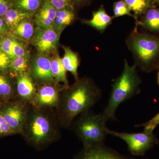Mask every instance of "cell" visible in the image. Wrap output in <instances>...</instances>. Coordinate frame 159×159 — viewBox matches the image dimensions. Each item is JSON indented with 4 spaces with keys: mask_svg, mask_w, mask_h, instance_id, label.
I'll use <instances>...</instances> for the list:
<instances>
[{
    "mask_svg": "<svg viewBox=\"0 0 159 159\" xmlns=\"http://www.w3.org/2000/svg\"><path fill=\"white\" fill-rule=\"evenodd\" d=\"M140 83L136 65L129 66L125 60L122 73L114 82L108 103L102 113L107 121L116 119L117 108L122 102L139 93Z\"/></svg>",
    "mask_w": 159,
    "mask_h": 159,
    "instance_id": "obj_3",
    "label": "cell"
},
{
    "mask_svg": "<svg viewBox=\"0 0 159 159\" xmlns=\"http://www.w3.org/2000/svg\"><path fill=\"white\" fill-rule=\"evenodd\" d=\"M64 55L61 58L63 65L67 71L71 73L76 80L78 78V70L79 59L77 54L68 47H63Z\"/></svg>",
    "mask_w": 159,
    "mask_h": 159,
    "instance_id": "obj_16",
    "label": "cell"
},
{
    "mask_svg": "<svg viewBox=\"0 0 159 159\" xmlns=\"http://www.w3.org/2000/svg\"><path fill=\"white\" fill-rule=\"evenodd\" d=\"M74 18L75 15L73 9H65L57 10L54 26L59 31H62L74 21Z\"/></svg>",
    "mask_w": 159,
    "mask_h": 159,
    "instance_id": "obj_20",
    "label": "cell"
},
{
    "mask_svg": "<svg viewBox=\"0 0 159 159\" xmlns=\"http://www.w3.org/2000/svg\"><path fill=\"white\" fill-rule=\"evenodd\" d=\"M159 125V112L152 119L143 124H139L135 125L136 127L143 126L144 130L153 132L155 129Z\"/></svg>",
    "mask_w": 159,
    "mask_h": 159,
    "instance_id": "obj_28",
    "label": "cell"
},
{
    "mask_svg": "<svg viewBox=\"0 0 159 159\" xmlns=\"http://www.w3.org/2000/svg\"><path fill=\"white\" fill-rule=\"evenodd\" d=\"M128 6L124 1H119L114 4V13L116 17L124 15L132 16Z\"/></svg>",
    "mask_w": 159,
    "mask_h": 159,
    "instance_id": "obj_27",
    "label": "cell"
},
{
    "mask_svg": "<svg viewBox=\"0 0 159 159\" xmlns=\"http://www.w3.org/2000/svg\"><path fill=\"white\" fill-rule=\"evenodd\" d=\"M157 1L159 3V0H157Z\"/></svg>",
    "mask_w": 159,
    "mask_h": 159,
    "instance_id": "obj_36",
    "label": "cell"
},
{
    "mask_svg": "<svg viewBox=\"0 0 159 159\" xmlns=\"http://www.w3.org/2000/svg\"><path fill=\"white\" fill-rule=\"evenodd\" d=\"M29 57H15L11 59L8 71L11 77H17L20 75L30 72Z\"/></svg>",
    "mask_w": 159,
    "mask_h": 159,
    "instance_id": "obj_19",
    "label": "cell"
},
{
    "mask_svg": "<svg viewBox=\"0 0 159 159\" xmlns=\"http://www.w3.org/2000/svg\"><path fill=\"white\" fill-rule=\"evenodd\" d=\"M74 2H76L80 3L82 2L83 0H73Z\"/></svg>",
    "mask_w": 159,
    "mask_h": 159,
    "instance_id": "obj_34",
    "label": "cell"
},
{
    "mask_svg": "<svg viewBox=\"0 0 159 159\" xmlns=\"http://www.w3.org/2000/svg\"><path fill=\"white\" fill-rule=\"evenodd\" d=\"M12 93V87L9 80L3 74H0V97L8 100Z\"/></svg>",
    "mask_w": 159,
    "mask_h": 159,
    "instance_id": "obj_24",
    "label": "cell"
},
{
    "mask_svg": "<svg viewBox=\"0 0 159 159\" xmlns=\"http://www.w3.org/2000/svg\"><path fill=\"white\" fill-rule=\"evenodd\" d=\"M57 12V9L48 0H44L35 16L36 27L47 28L54 26Z\"/></svg>",
    "mask_w": 159,
    "mask_h": 159,
    "instance_id": "obj_13",
    "label": "cell"
},
{
    "mask_svg": "<svg viewBox=\"0 0 159 159\" xmlns=\"http://www.w3.org/2000/svg\"></svg>",
    "mask_w": 159,
    "mask_h": 159,
    "instance_id": "obj_38",
    "label": "cell"
},
{
    "mask_svg": "<svg viewBox=\"0 0 159 159\" xmlns=\"http://www.w3.org/2000/svg\"><path fill=\"white\" fill-rule=\"evenodd\" d=\"M55 109L29 104L28 115L21 135L37 150H42L59 139L61 127Z\"/></svg>",
    "mask_w": 159,
    "mask_h": 159,
    "instance_id": "obj_2",
    "label": "cell"
},
{
    "mask_svg": "<svg viewBox=\"0 0 159 159\" xmlns=\"http://www.w3.org/2000/svg\"><path fill=\"white\" fill-rule=\"evenodd\" d=\"M30 72L33 80L39 83H57L51 72V59L48 55L39 54L33 61Z\"/></svg>",
    "mask_w": 159,
    "mask_h": 159,
    "instance_id": "obj_10",
    "label": "cell"
},
{
    "mask_svg": "<svg viewBox=\"0 0 159 159\" xmlns=\"http://www.w3.org/2000/svg\"><path fill=\"white\" fill-rule=\"evenodd\" d=\"M12 7L11 1L0 0V17H3L10 8Z\"/></svg>",
    "mask_w": 159,
    "mask_h": 159,
    "instance_id": "obj_32",
    "label": "cell"
},
{
    "mask_svg": "<svg viewBox=\"0 0 159 159\" xmlns=\"http://www.w3.org/2000/svg\"><path fill=\"white\" fill-rule=\"evenodd\" d=\"M30 18L23 20L12 31L15 36L25 41L33 39L35 31L33 24Z\"/></svg>",
    "mask_w": 159,
    "mask_h": 159,
    "instance_id": "obj_18",
    "label": "cell"
},
{
    "mask_svg": "<svg viewBox=\"0 0 159 159\" xmlns=\"http://www.w3.org/2000/svg\"><path fill=\"white\" fill-rule=\"evenodd\" d=\"M142 24L148 30L159 32V10L151 9L147 11Z\"/></svg>",
    "mask_w": 159,
    "mask_h": 159,
    "instance_id": "obj_22",
    "label": "cell"
},
{
    "mask_svg": "<svg viewBox=\"0 0 159 159\" xmlns=\"http://www.w3.org/2000/svg\"><path fill=\"white\" fill-rule=\"evenodd\" d=\"M51 72L54 80L57 84L61 83L66 88L68 87L69 83L66 75V70L63 65L61 58L55 54L51 59Z\"/></svg>",
    "mask_w": 159,
    "mask_h": 159,
    "instance_id": "obj_14",
    "label": "cell"
},
{
    "mask_svg": "<svg viewBox=\"0 0 159 159\" xmlns=\"http://www.w3.org/2000/svg\"><path fill=\"white\" fill-rule=\"evenodd\" d=\"M11 58L0 50V71L2 72L8 71Z\"/></svg>",
    "mask_w": 159,
    "mask_h": 159,
    "instance_id": "obj_31",
    "label": "cell"
},
{
    "mask_svg": "<svg viewBox=\"0 0 159 159\" xmlns=\"http://www.w3.org/2000/svg\"><path fill=\"white\" fill-rule=\"evenodd\" d=\"M112 18L106 12L103 7H101L98 11L94 12L91 20H85L86 24L93 27L100 31H102L110 25Z\"/></svg>",
    "mask_w": 159,
    "mask_h": 159,
    "instance_id": "obj_17",
    "label": "cell"
},
{
    "mask_svg": "<svg viewBox=\"0 0 159 159\" xmlns=\"http://www.w3.org/2000/svg\"><path fill=\"white\" fill-rule=\"evenodd\" d=\"M157 82L159 85V72L158 73V74L157 75Z\"/></svg>",
    "mask_w": 159,
    "mask_h": 159,
    "instance_id": "obj_35",
    "label": "cell"
},
{
    "mask_svg": "<svg viewBox=\"0 0 159 159\" xmlns=\"http://www.w3.org/2000/svg\"><path fill=\"white\" fill-rule=\"evenodd\" d=\"M62 31L54 26L47 28L36 27L33 37V43L39 54H48L56 50Z\"/></svg>",
    "mask_w": 159,
    "mask_h": 159,
    "instance_id": "obj_8",
    "label": "cell"
},
{
    "mask_svg": "<svg viewBox=\"0 0 159 159\" xmlns=\"http://www.w3.org/2000/svg\"><path fill=\"white\" fill-rule=\"evenodd\" d=\"M33 14L20 11L13 7L10 8L2 17L5 21L9 30L12 31L23 20L31 18Z\"/></svg>",
    "mask_w": 159,
    "mask_h": 159,
    "instance_id": "obj_15",
    "label": "cell"
},
{
    "mask_svg": "<svg viewBox=\"0 0 159 159\" xmlns=\"http://www.w3.org/2000/svg\"><path fill=\"white\" fill-rule=\"evenodd\" d=\"M131 45L134 53L145 66L152 61L159 52V39L149 34H137L132 40Z\"/></svg>",
    "mask_w": 159,
    "mask_h": 159,
    "instance_id": "obj_6",
    "label": "cell"
},
{
    "mask_svg": "<svg viewBox=\"0 0 159 159\" xmlns=\"http://www.w3.org/2000/svg\"><path fill=\"white\" fill-rule=\"evenodd\" d=\"M29 104L20 100L5 104L0 108V114L13 131L21 134L28 115Z\"/></svg>",
    "mask_w": 159,
    "mask_h": 159,
    "instance_id": "obj_7",
    "label": "cell"
},
{
    "mask_svg": "<svg viewBox=\"0 0 159 159\" xmlns=\"http://www.w3.org/2000/svg\"><path fill=\"white\" fill-rule=\"evenodd\" d=\"M12 7L34 14L41 6V0H11Z\"/></svg>",
    "mask_w": 159,
    "mask_h": 159,
    "instance_id": "obj_21",
    "label": "cell"
},
{
    "mask_svg": "<svg viewBox=\"0 0 159 159\" xmlns=\"http://www.w3.org/2000/svg\"><path fill=\"white\" fill-rule=\"evenodd\" d=\"M16 134L9 127L2 116L0 114V137Z\"/></svg>",
    "mask_w": 159,
    "mask_h": 159,
    "instance_id": "obj_30",
    "label": "cell"
},
{
    "mask_svg": "<svg viewBox=\"0 0 159 159\" xmlns=\"http://www.w3.org/2000/svg\"><path fill=\"white\" fill-rule=\"evenodd\" d=\"M130 11L136 15L142 14L149 6V0H124Z\"/></svg>",
    "mask_w": 159,
    "mask_h": 159,
    "instance_id": "obj_23",
    "label": "cell"
},
{
    "mask_svg": "<svg viewBox=\"0 0 159 159\" xmlns=\"http://www.w3.org/2000/svg\"><path fill=\"white\" fill-rule=\"evenodd\" d=\"M8 30L9 29L7 28V26L3 18L0 17V35L6 34Z\"/></svg>",
    "mask_w": 159,
    "mask_h": 159,
    "instance_id": "obj_33",
    "label": "cell"
},
{
    "mask_svg": "<svg viewBox=\"0 0 159 159\" xmlns=\"http://www.w3.org/2000/svg\"><path fill=\"white\" fill-rule=\"evenodd\" d=\"M102 96L100 89L88 78L76 82L61 91L55 109L61 127L70 128L80 114L90 110Z\"/></svg>",
    "mask_w": 159,
    "mask_h": 159,
    "instance_id": "obj_1",
    "label": "cell"
},
{
    "mask_svg": "<svg viewBox=\"0 0 159 159\" xmlns=\"http://www.w3.org/2000/svg\"><path fill=\"white\" fill-rule=\"evenodd\" d=\"M12 39L13 38L5 34L0 37V50L7 54L11 59L14 58L12 51Z\"/></svg>",
    "mask_w": 159,
    "mask_h": 159,
    "instance_id": "obj_26",
    "label": "cell"
},
{
    "mask_svg": "<svg viewBox=\"0 0 159 159\" xmlns=\"http://www.w3.org/2000/svg\"><path fill=\"white\" fill-rule=\"evenodd\" d=\"M57 10L65 9H73L70 0H48Z\"/></svg>",
    "mask_w": 159,
    "mask_h": 159,
    "instance_id": "obj_29",
    "label": "cell"
},
{
    "mask_svg": "<svg viewBox=\"0 0 159 159\" xmlns=\"http://www.w3.org/2000/svg\"><path fill=\"white\" fill-rule=\"evenodd\" d=\"M158 68L159 69V65H158Z\"/></svg>",
    "mask_w": 159,
    "mask_h": 159,
    "instance_id": "obj_37",
    "label": "cell"
},
{
    "mask_svg": "<svg viewBox=\"0 0 159 159\" xmlns=\"http://www.w3.org/2000/svg\"><path fill=\"white\" fill-rule=\"evenodd\" d=\"M108 134L122 139L127 145L129 151L135 156H143L147 151L159 143L153 132L144 130L142 132L128 133L118 132L109 129Z\"/></svg>",
    "mask_w": 159,
    "mask_h": 159,
    "instance_id": "obj_5",
    "label": "cell"
},
{
    "mask_svg": "<svg viewBox=\"0 0 159 159\" xmlns=\"http://www.w3.org/2000/svg\"><path fill=\"white\" fill-rule=\"evenodd\" d=\"M74 159H135L123 156L104 144L84 147Z\"/></svg>",
    "mask_w": 159,
    "mask_h": 159,
    "instance_id": "obj_11",
    "label": "cell"
},
{
    "mask_svg": "<svg viewBox=\"0 0 159 159\" xmlns=\"http://www.w3.org/2000/svg\"><path fill=\"white\" fill-rule=\"evenodd\" d=\"M102 113L96 114L90 110L80 114L73 122L71 128L82 142L84 147L104 144L109 129Z\"/></svg>",
    "mask_w": 159,
    "mask_h": 159,
    "instance_id": "obj_4",
    "label": "cell"
},
{
    "mask_svg": "<svg viewBox=\"0 0 159 159\" xmlns=\"http://www.w3.org/2000/svg\"><path fill=\"white\" fill-rule=\"evenodd\" d=\"M57 84H44L37 89L36 95L31 105L42 108L57 107L61 91L65 87L59 88Z\"/></svg>",
    "mask_w": 159,
    "mask_h": 159,
    "instance_id": "obj_9",
    "label": "cell"
},
{
    "mask_svg": "<svg viewBox=\"0 0 159 159\" xmlns=\"http://www.w3.org/2000/svg\"><path fill=\"white\" fill-rule=\"evenodd\" d=\"M12 51L15 57H29V51L23 43L15 39H12Z\"/></svg>",
    "mask_w": 159,
    "mask_h": 159,
    "instance_id": "obj_25",
    "label": "cell"
},
{
    "mask_svg": "<svg viewBox=\"0 0 159 159\" xmlns=\"http://www.w3.org/2000/svg\"><path fill=\"white\" fill-rule=\"evenodd\" d=\"M17 78V92L19 100L31 104L36 95L37 89L30 72L20 75Z\"/></svg>",
    "mask_w": 159,
    "mask_h": 159,
    "instance_id": "obj_12",
    "label": "cell"
}]
</instances>
